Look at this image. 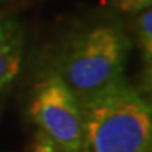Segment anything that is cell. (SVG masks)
<instances>
[{
	"label": "cell",
	"instance_id": "obj_2",
	"mask_svg": "<svg viewBox=\"0 0 152 152\" xmlns=\"http://www.w3.org/2000/svg\"><path fill=\"white\" fill-rule=\"evenodd\" d=\"M130 39L112 20L88 25L67 40L53 70L79 99L121 78L129 58Z\"/></svg>",
	"mask_w": 152,
	"mask_h": 152
},
{
	"label": "cell",
	"instance_id": "obj_3",
	"mask_svg": "<svg viewBox=\"0 0 152 152\" xmlns=\"http://www.w3.org/2000/svg\"><path fill=\"white\" fill-rule=\"evenodd\" d=\"M28 112L40 132L56 143L62 152L81 151V101L53 68L36 82Z\"/></svg>",
	"mask_w": 152,
	"mask_h": 152
},
{
	"label": "cell",
	"instance_id": "obj_8",
	"mask_svg": "<svg viewBox=\"0 0 152 152\" xmlns=\"http://www.w3.org/2000/svg\"><path fill=\"white\" fill-rule=\"evenodd\" d=\"M31 152H62L58 144L53 140H50L44 132L37 130L36 137H34V143H33V149Z\"/></svg>",
	"mask_w": 152,
	"mask_h": 152
},
{
	"label": "cell",
	"instance_id": "obj_7",
	"mask_svg": "<svg viewBox=\"0 0 152 152\" xmlns=\"http://www.w3.org/2000/svg\"><path fill=\"white\" fill-rule=\"evenodd\" d=\"M137 90L148 101V104L152 107V62H148L144 70L141 72L140 82H138Z\"/></svg>",
	"mask_w": 152,
	"mask_h": 152
},
{
	"label": "cell",
	"instance_id": "obj_5",
	"mask_svg": "<svg viewBox=\"0 0 152 152\" xmlns=\"http://www.w3.org/2000/svg\"><path fill=\"white\" fill-rule=\"evenodd\" d=\"M134 30L137 36V45L140 48L144 61L152 62V8L135 12Z\"/></svg>",
	"mask_w": 152,
	"mask_h": 152
},
{
	"label": "cell",
	"instance_id": "obj_1",
	"mask_svg": "<svg viewBox=\"0 0 152 152\" xmlns=\"http://www.w3.org/2000/svg\"><path fill=\"white\" fill-rule=\"evenodd\" d=\"M79 101V152H152V107L124 76Z\"/></svg>",
	"mask_w": 152,
	"mask_h": 152
},
{
	"label": "cell",
	"instance_id": "obj_6",
	"mask_svg": "<svg viewBox=\"0 0 152 152\" xmlns=\"http://www.w3.org/2000/svg\"><path fill=\"white\" fill-rule=\"evenodd\" d=\"M112 6L126 14H135L146 8H152V0H110Z\"/></svg>",
	"mask_w": 152,
	"mask_h": 152
},
{
	"label": "cell",
	"instance_id": "obj_4",
	"mask_svg": "<svg viewBox=\"0 0 152 152\" xmlns=\"http://www.w3.org/2000/svg\"><path fill=\"white\" fill-rule=\"evenodd\" d=\"M25 37L16 20L0 16V93L16 81L22 68Z\"/></svg>",
	"mask_w": 152,
	"mask_h": 152
}]
</instances>
